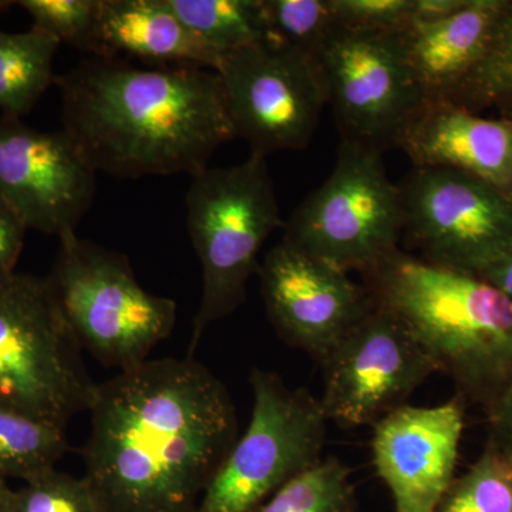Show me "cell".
Instances as JSON below:
<instances>
[{"instance_id": "cell-1", "label": "cell", "mask_w": 512, "mask_h": 512, "mask_svg": "<svg viewBox=\"0 0 512 512\" xmlns=\"http://www.w3.org/2000/svg\"><path fill=\"white\" fill-rule=\"evenodd\" d=\"M84 481L101 512H195L238 439L221 380L191 356L97 383Z\"/></svg>"}, {"instance_id": "cell-2", "label": "cell", "mask_w": 512, "mask_h": 512, "mask_svg": "<svg viewBox=\"0 0 512 512\" xmlns=\"http://www.w3.org/2000/svg\"><path fill=\"white\" fill-rule=\"evenodd\" d=\"M63 130L97 173L117 178L188 174L235 138L220 77L201 67H136L84 59L55 77Z\"/></svg>"}, {"instance_id": "cell-3", "label": "cell", "mask_w": 512, "mask_h": 512, "mask_svg": "<svg viewBox=\"0 0 512 512\" xmlns=\"http://www.w3.org/2000/svg\"><path fill=\"white\" fill-rule=\"evenodd\" d=\"M373 302L397 316L464 392L495 399L512 377V302L478 276L397 249L363 272Z\"/></svg>"}, {"instance_id": "cell-4", "label": "cell", "mask_w": 512, "mask_h": 512, "mask_svg": "<svg viewBox=\"0 0 512 512\" xmlns=\"http://www.w3.org/2000/svg\"><path fill=\"white\" fill-rule=\"evenodd\" d=\"M187 227L202 269L200 309L190 356L212 322L237 311L249 278L258 272L266 239L284 228L266 157L251 153L232 167H207L192 177Z\"/></svg>"}, {"instance_id": "cell-5", "label": "cell", "mask_w": 512, "mask_h": 512, "mask_svg": "<svg viewBox=\"0 0 512 512\" xmlns=\"http://www.w3.org/2000/svg\"><path fill=\"white\" fill-rule=\"evenodd\" d=\"M96 386L47 278L0 279V407L66 429Z\"/></svg>"}, {"instance_id": "cell-6", "label": "cell", "mask_w": 512, "mask_h": 512, "mask_svg": "<svg viewBox=\"0 0 512 512\" xmlns=\"http://www.w3.org/2000/svg\"><path fill=\"white\" fill-rule=\"evenodd\" d=\"M80 348L127 370L148 360L177 322V303L138 284L127 256L74 237L47 276Z\"/></svg>"}, {"instance_id": "cell-7", "label": "cell", "mask_w": 512, "mask_h": 512, "mask_svg": "<svg viewBox=\"0 0 512 512\" xmlns=\"http://www.w3.org/2000/svg\"><path fill=\"white\" fill-rule=\"evenodd\" d=\"M402 190L382 151L342 140L335 167L285 222L282 241L340 271L366 272L399 249Z\"/></svg>"}, {"instance_id": "cell-8", "label": "cell", "mask_w": 512, "mask_h": 512, "mask_svg": "<svg viewBox=\"0 0 512 512\" xmlns=\"http://www.w3.org/2000/svg\"><path fill=\"white\" fill-rule=\"evenodd\" d=\"M251 386V421L195 512H258L276 491L320 460L329 421L319 399L261 369L252 370Z\"/></svg>"}, {"instance_id": "cell-9", "label": "cell", "mask_w": 512, "mask_h": 512, "mask_svg": "<svg viewBox=\"0 0 512 512\" xmlns=\"http://www.w3.org/2000/svg\"><path fill=\"white\" fill-rule=\"evenodd\" d=\"M403 235L421 259L478 276L512 248V195L450 168H414L402 185Z\"/></svg>"}, {"instance_id": "cell-10", "label": "cell", "mask_w": 512, "mask_h": 512, "mask_svg": "<svg viewBox=\"0 0 512 512\" xmlns=\"http://www.w3.org/2000/svg\"><path fill=\"white\" fill-rule=\"evenodd\" d=\"M215 73L235 136L251 153L308 146L328 104L315 57L262 42L222 56Z\"/></svg>"}, {"instance_id": "cell-11", "label": "cell", "mask_w": 512, "mask_h": 512, "mask_svg": "<svg viewBox=\"0 0 512 512\" xmlns=\"http://www.w3.org/2000/svg\"><path fill=\"white\" fill-rule=\"evenodd\" d=\"M342 140L384 151L423 106L400 33L338 28L315 55Z\"/></svg>"}, {"instance_id": "cell-12", "label": "cell", "mask_w": 512, "mask_h": 512, "mask_svg": "<svg viewBox=\"0 0 512 512\" xmlns=\"http://www.w3.org/2000/svg\"><path fill=\"white\" fill-rule=\"evenodd\" d=\"M319 363L323 413L348 427L373 426L439 372L402 320L376 302Z\"/></svg>"}, {"instance_id": "cell-13", "label": "cell", "mask_w": 512, "mask_h": 512, "mask_svg": "<svg viewBox=\"0 0 512 512\" xmlns=\"http://www.w3.org/2000/svg\"><path fill=\"white\" fill-rule=\"evenodd\" d=\"M97 170L66 130L40 131L0 116V198L28 228L60 242L92 205Z\"/></svg>"}, {"instance_id": "cell-14", "label": "cell", "mask_w": 512, "mask_h": 512, "mask_svg": "<svg viewBox=\"0 0 512 512\" xmlns=\"http://www.w3.org/2000/svg\"><path fill=\"white\" fill-rule=\"evenodd\" d=\"M258 275L276 333L318 362L373 306L365 286L348 272L284 241L266 254Z\"/></svg>"}, {"instance_id": "cell-15", "label": "cell", "mask_w": 512, "mask_h": 512, "mask_svg": "<svg viewBox=\"0 0 512 512\" xmlns=\"http://www.w3.org/2000/svg\"><path fill=\"white\" fill-rule=\"evenodd\" d=\"M464 429L458 400L404 406L373 424V464L396 512H434L456 478Z\"/></svg>"}, {"instance_id": "cell-16", "label": "cell", "mask_w": 512, "mask_h": 512, "mask_svg": "<svg viewBox=\"0 0 512 512\" xmlns=\"http://www.w3.org/2000/svg\"><path fill=\"white\" fill-rule=\"evenodd\" d=\"M396 148L414 168L461 171L512 195V119H485L447 101L424 103Z\"/></svg>"}, {"instance_id": "cell-17", "label": "cell", "mask_w": 512, "mask_h": 512, "mask_svg": "<svg viewBox=\"0 0 512 512\" xmlns=\"http://www.w3.org/2000/svg\"><path fill=\"white\" fill-rule=\"evenodd\" d=\"M505 0H470L450 18L400 32L404 56L424 103H456L483 62Z\"/></svg>"}, {"instance_id": "cell-18", "label": "cell", "mask_w": 512, "mask_h": 512, "mask_svg": "<svg viewBox=\"0 0 512 512\" xmlns=\"http://www.w3.org/2000/svg\"><path fill=\"white\" fill-rule=\"evenodd\" d=\"M99 39L104 57L119 53L150 67L217 69L221 56L201 42L163 0H101Z\"/></svg>"}, {"instance_id": "cell-19", "label": "cell", "mask_w": 512, "mask_h": 512, "mask_svg": "<svg viewBox=\"0 0 512 512\" xmlns=\"http://www.w3.org/2000/svg\"><path fill=\"white\" fill-rule=\"evenodd\" d=\"M60 43L32 28L28 32L0 30V110L2 116L22 119L55 83L53 59Z\"/></svg>"}, {"instance_id": "cell-20", "label": "cell", "mask_w": 512, "mask_h": 512, "mask_svg": "<svg viewBox=\"0 0 512 512\" xmlns=\"http://www.w3.org/2000/svg\"><path fill=\"white\" fill-rule=\"evenodd\" d=\"M218 55L268 42L262 0H163Z\"/></svg>"}, {"instance_id": "cell-21", "label": "cell", "mask_w": 512, "mask_h": 512, "mask_svg": "<svg viewBox=\"0 0 512 512\" xmlns=\"http://www.w3.org/2000/svg\"><path fill=\"white\" fill-rule=\"evenodd\" d=\"M67 448L63 427L0 407V477L26 483L56 468Z\"/></svg>"}, {"instance_id": "cell-22", "label": "cell", "mask_w": 512, "mask_h": 512, "mask_svg": "<svg viewBox=\"0 0 512 512\" xmlns=\"http://www.w3.org/2000/svg\"><path fill=\"white\" fill-rule=\"evenodd\" d=\"M258 512H355L350 470L339 458H320L276 491Z\"/></svg>"}, {"instance_id": "cell-23", "label": "cell", "mask_w": 512, "mask_h": 512, "mask_svg": "<svg viewBox=\"0 0 512 512\" xmlns=\"http://www.w3.org/2000/svg\"><path fill=\"white\" fill-rule=\"evenodd\" d=\"M434 512H512V456L488 443L480 460L454 478Z\"/></svg>"}, {"instance_id": "cell-24", "label": "cell", "mask_w": 512, "mask_h": 512, "mask_svg": "<svg viewBox=\"0 0 512 512\" xmlns=\"http://www.w3.org/2000/svg\"><path fill=\"white\" fill-rule=\"evenodd\" d=\"M268 42L315 57L339 28L332 0H262Z\"/></svg>"}, {"instance_id": "cell-25", "label": "cell", "mask_w": 512, "mask_h": 512, "mask_svg": "<svg viewBox=\"0 0 512 512\" xmlns=\"http://www.w3.org/2000/svg\"><path fill=\"white\" fill-rule=\"evenodd\" d=\"M16 5L29 13L32 28L93 57H104L99 39L101 0H20Z\"/></svg>"}, {"instance_id": "cell-26", "label": "cell", "mask_w": 512, "mask_h": 512, "mask_svg": "<svg viewBox=\"0 0 512 512\" xmlns=\"http://www.w3.org/2000/svg\"><path fill=\"white\" fill-rule=\"evenodd\" d=\"M512 100V2L505 3L487 55L456 100L457 106Z\"/></svg>"}, {"instance_id": "cell-27", "label": "cell", "mask_w": 512, "mask_h": 512, "mask_svg": "<svg viewBox=\"0 0 512 512\" xmlns=\"http://www.w3.org/2000/svg\"><path fill=\"white\" fill-rule=\"evenodd\" d=\"M10 512H101V508L84 478L52 468L15 490Z\"/></svg>"}, {"instance_id": "cell-28", "label": "cell", "mask_w": 512, "mask_h": 512, "mask_svg": "<svg viewBox=\"0 0 512 512\" xmlns=\"http://www.w3.org/2000/svg\"><path fill=\"white\" fill-rule=\"evenodd\" d=\"M414 0H332L339 28L400 33L412 26Z\"/></svg>"}, {"instance_id": "cell-29", "label": "cell", "mask_w": 512, "mask_h": 512, "mask_svg": "<svg viewBox=\"0 0 512 512\" xmlns=\"http://www.w3.org/2000/svg\"><path fill=\"white\" fill-rule=\"evenodd\" d=\"M28 229L18 212L0 198V279L16 274Z\"/></svg>"}, {"instance_id": "cell-30", "label": "cell", "mask_w": 512, "mask_h": 512, "mask_svg": "<svg viewBox=\"0 0 512 512\" xmlns=\"http://www.w3.org/2000/svg\"><path fill=\"white\" fill-rule=\"evenodd\" d=\"M493 436L490 443L512 456V377L500 396L491 404Z\"/></svg>"}, {"instance_id": "cell-31", "label": "cell", "mask_w": 512, "mask_h": 512, "mask_svg": "<svg viewBox=\"0 0 512 512\" xmlns=\"http://www.w3.org/2000/svg\"><path fill=\"white\" fill-rule=\"evenodd\" d=\"M470 0H414L413 25H429L453 16L466 8Z\"/></svg>"}, {"instance_id": "cell-32", "label": "cell", "mask_w": 512, "mask_h": 512, "mask_svg": "<svg viewBox=\"0 0 512 512\" xmlns=\"http://www.w3.org/2000/svg\"><path fill=\"white\" fill-rule=\"evenodd\" d=\"M478 278L494 286L512 302V248L488 265Z\"/></svg>"}, {"instance_id": "cell-33", "label": "cell", "mask_w": 512, "mask_h": 512, "mask_svg": "<svg viewBox=\"0 0 512 512\" xmlns=\"http://www.w3.org/2000/svg\"><path fill=\"white\" fill-rule=\"evenodd\" d=\"M13 493H15V490L9 487L8 481L0 477V512H10Z\"/></svg>"}, {"instance_id": "cell-34", "label": "cell", "mask_w": 512, "mask_h": 512, "mask_svg": "<svg viewBox=\"0 0 512 512\" xmlns=\"http://www.w3.org/2000/svg\"><path fill=\"white\" fill-rule=\"evenodd\" d=\"M12 5H15V2H9V0H0V15L5 13L6 10H8Z\"/></svg>"}]
</instances>
